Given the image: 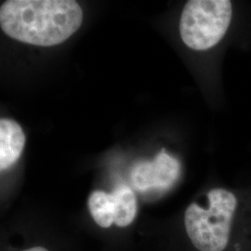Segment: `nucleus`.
I'll return each mask as SVG.
<instances>
[{"mask_svg":"<svg viewBox=\"0 0 251 251\" xmlns=\"http://www.w3.org/2000/svg\"><path fill=\"white\" fill-rule=\"evenodd\" d=\"M49 251L48 250H46L44 248H41V247H36V248H32V249H29L26 251Z\"/></svg>","mask_w":251,"mask_h":251,"instance_id":"obj_8","label":"nucleus"},{"mask_svg":"<svg viewBox=\"0 0 251 251\" xmlns=\"http://www.w3.org/2000/svg\"><path fill=\"white\" fill-rule=\"evenodd\" d=\"M82 21V9L73 0H9L0 8L3 32L32 45L61 44L79 29Z\"/></svg>","mask_w":251,"mask_h":251,"instance_id":"obj_1","label":"nucleus"},{"mask_svg":"<svg viewBox=\"0 0 251 251\" xmlns=\"http://www.w3.org/2000/svg\"><path fill=\"white\" fill-rule=\"evenodd\" d=\"M25 135L17 122L0 120V169L5 171L18 160L25 148Z\"/></svg>","mask_w":251,"mask_h":251,"instance_id":"obj_5","label":"nucleus"},{"mask_svg":"<svg viewBox=\"0 0 251 251\" xmlns=\"http://www.w3.org/2000/svg\"><path fill=\"white\" fill-rule=\"evenodd\" d=\"M180 171L179 160L162 149L152 161L136 164L130 172V180L140 192L166 191L178 180Z\"/></svg>","mask_w":251,"mask_h":251,"instance_id":"obj_4","label":"nucleus"},{"mask_svg":"<svg viewBox=\"0 0 251 251\" xmlns=\"http://www.w3.org/2000/svg\"><path fill=\"white\" fill-rule=\"evenodd\" d=\"M90 214L97 225L102 228L110 227L115 221V204L112 194L94 191L88 200Z\"/></svg>","mask_w":251,"mask_h":251,"instance_id":"obj_7","label":"nucleus"},{"mask_svg":"<svg viewBox=\"0 0 251 251\" xmlns=\"http://www.w3.org/2000/svg\"><path fill=\"white\" fill-rule=\"evenodd\" d=\"M208 206L192 203L184 213L190 240L200 251H224L230 241L237 198L231 191L215 188L207 193Z\"/></svg>","mask_w":251,"mask_h":251,"instance_id":"obj_2","label":"nucleus"},{"mask_svg":"<svg viewBox=\"0 0 251 251\" xmlns=\"http://www.w3.org/2000/svg\"><path fill=\"white\" fill-rule=\"evenodd\" d=\"M232 16L230 0H190L181 12L180 37L192 50H209L224 38Z\"/></svg>","mask_w":251,"mask_h":251,"instance_id":"obj_3","label":"nucleus"},{"mask_svg":"<svg viewBox=\"0 0 251 251\" xmlns=\"http://www.w3.org/2000/svg\"><path fill=\"white\" fill-rule=\"evenodd\" d=\"M111 194L115 204L114 223L119 227L130 225L137 214V200L133 191L126 184H118Z\"/></svg>","mask_w":251,"mask_h":251,"instance_id":"obj_6","label":"nucleus"}]
</instances>
